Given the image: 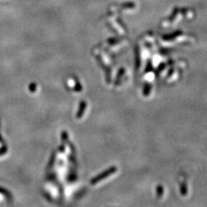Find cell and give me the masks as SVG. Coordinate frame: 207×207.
Wrapping results in <instances>:
<instances>
[]
</instances>
